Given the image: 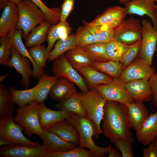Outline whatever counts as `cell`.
Returning a JSON list of instances; mask_svg holds the SVG:
<instances>
[{"mask_svg":"<svg viewBox=\"0 0 157 157\" xmlns=\"http://www.w3.org/2000/svg\"><path fill=\"white\" fill-rule=\"evenodd\" d=\"M73 124L77 130L79 137L78 147L87 148L94 154L95 157H104L109 154L112 149L111 144L107 147L97 145L93 137L97 139L99 134L95 123L87 118L81 117L75 113L69 116L66 119Z\"/></svg>","mask_w":157,"mask_h":157,"instance_id":"obj_2","label":"cell"},{"mask_svg":"<svg viewBox=\"0 0 157 157\" xmlns=\"http://www.w3.org/2000/svg\"><path fill=\"white\" fill-rule=\"evenodd\" d=\"M108 157H122V155L115 148H112L111 151L108 154Z\"/></svg>","mask_w":157,"mask_h":157,"instance_id":"obj_47","label":"cell"},{"mask_svg":"<svg viewBox=\"0 0 157 157\" xmlns=\"http://www.w3.org/2000/svg\"><path fill=\"white\" fill-rule=\"evenodd\" d=\"M74 36L75 34H72L65 39L58 40L54 48L50 52L48 60L53 61L68 50L74 48L76 45Z\"/></svg>","mask_w":157,"mask_h":157,"instance_id":"obj_35","label":"cell"},{"mask_svg":"<svg viewBox=\"0 0 157 157\" xmlns=\"http://www.w3.org/2000/svg\"><path fill=\"white\" fill-rule=\"evenodd\" d=\"M119 2L121 3L125 4L129 2L130 0H118Z\"/></svg>","mask_w":157,"mask_h":157,"instance_id":"obj_52","label":"cell"},{"mask_svg":"<svg viewBox=\"0 0 157 157\" xmlns=\"http://www.w3.org/2000/svg\"><path fill=\"white\" fill-rule=\"evenodd\" d=\"M72 28L67 21H61L58 24L51 25L48 30L46 41L47 47L50 52L53 47L56 41L59 39H63L67 38L72 32Z\"/></svg>","mask_w":157,"mask_h":157,"instance_id":"obj_27","label":"cell"},{"mask_svg":"<svg viewBox=\"0 0 157 157\" xmlns=\"http://www.w3.org/2000/svg\"><path fill=\"white\" fill-rule=\"evenodd\" d=\"M43 144L30 147L13 144L0 147V156L3 157H47L52 152Z\"/></svg>","mask_w":157,"mask_h":157,"instance_id":"obj_12","label":"cell"},{"mask_svg":"<svg viewBox=\"0 0 157 157\" xmlns=\"http://www.w3.org/2000/svg\"><path fill=\"white\" fill-rule=\"evenodd\" d=\"M15 103L8 89L0 84V118L12 115Z\"/></svg>","mask_w":157,"mask_h":157,"instance_id":"obj_34","label":"cell"},{"mask_svg":"<svg viewBox=\"0 0 157 157\" xmlns=\"http://www.w3.org/2000/svg\"><path fill=\"white\" fill-rule=\"evenodd\" d=\"M18 6L10 1L3 9L0 18V37H9L17 28L19 20Z\"/></svg>","mask_w":157,"mask_h":157,"instance_id":"obj_14","label":"cell"},{"mask_svg":"<svg viewBox=\"0 0 157 157\" xmlns=\"http://www.w3.org/2000/svg\"><path fill=\"white\" fill-rule=\"evenodd\" d=\"M10 1L14 3L17 4V5L20 3L22 0H9Z\"/></svg>","mask_w":157,"mask_h":157,"instance_id":"obj_51","label":"cell"},{"mask_svg":"<svg viewBox=\"0 0 157 157\" xmlns=\"http://www.w3.org/2000/svg\"><path fill=\"white\" fill-rule=\"evenodd\" d=\"M155 73L154 67L147 60L138 58L124 69L119 78L124 83L140 79L149 80Z\"/></svg>","mask_w":157,"mask_h":157,"instance_id":"obj_8","label":"cell"},{"mask_svg":"<svg viewBox=\"0 0 157 157\" xmlns=\"http://www.w3.org/2000/svg\"><path fill=\"white\" fill-rule=\"evenodd\" d=\"M124 84L135 102H143L152 100L153 97L149 80H139Z\"/></svg>","mask_w":157,"mask_h":157,"instance_id":"obj_16","label":"cell"},{"mask_svg":"<svg viewBox=\"0 0 157 157\" xmlns=\"http://www.w3.org/2000/svg\"><path fill=\"white\" fill-rule=\"evenodd\" d=\"M83 93L77 92L69 98L59 101L55 106L60 110L73 113L86 118L85 111L82 103Z\"/></svg>","mask_w":157,"mask_h":157,"instance_id":"obj_28","label":"cell"},{"mask_svg":"<svg viewBox=\"0 0 157 157\" xmlns=\"http://www.w3.org/2000/svg\"><path fill=\"white\" fill-rule=\"evenodd\" d=\"M74 113L61 110H55L48 108L44 102L39 103V118L43 130H47L51 126L61 120L66 119Z\"/></svg>","mask_w":157,"mask_h":157,"instance_id":"obj_17","label":"cell"},{"mask_svg":"<svg viewBox=\"0 0 157 157\" xmlns=\"http://www.w3.org/2000/svg\"><path fill=\"white\" fill-rule=\"evenodd\" d=\"M10 2L9 0H0V9H3Z\"/></svg>","mask_w":157,"mask_h":157,"instance_id":"obj_48","label":"cell"},{"mask_svg":"<svg viewBox=\"0 0 157 157\" xmlns=\"http://www.w3.org/2000/svg\"><path fill=\"white\" fill-rule=\"evenodd\" d=\"M31 61L28 58L22 56L13 47L11 49V57L8 65L14 68L22 77L20 80L21 85L27 88L29 85V78L32 76L33 70L31 68Z\"/></svg>","mask_w":157,"mask_h":157,"instance_id":"obj_15","label":"cell"},{"mask_svg":"<svg viewBox=\"0 0 157 157\" xmlns=\"http://www.w3.org/2000/svg\"><path fill=\"white\" fill-rule=\"evenodd\" d=\"M138 140L145 146L149 145L157 136V111L151 114L136 131Z\"/></svg>","mask_w":157,"mask_h":157,"instance_id":"obj_19","label":"cell"},{"mask_svg":"<svg viewBox=\"0 0 157 157\" xmlns=\"http://www.w3.org/2000/svg\"><path fill=\"white\" fill-rule=\"evenodd\" d=\"M149 80L153 97L152 100L154 105L157 106V72L150 77Z\"/></svg>","mask_w":157,"mask_h":157,"instance_id":"obj_45","label":"cell"},{"mask_svg":"<svg viewBox=\"0 0 157 157\" xmlns=\"http://www.w3.org/2000/svg\"><path fill=\"white\" fill-rule=\"evenodd\" d=\"M152 1H154V2H156L157 1V0H152Z\"/></svg>","mask_w":157,"mask_h":157,"instance_id":"obj_57","label":"cell"},{"mask_svg":"<svg viewBox=\"0 0 157 157\" xmlns=\"http://www.w3.org/2000/svg\"><path fill=\"white\" fill-rule=\"evenodd\" d=\"M75 0H64L61 7L60 18L61 21L66 19L72 11Z\"/></svg>","mask_w":157,"mask_h":157,"instance_id":"obj_44","label":"cell"},{"mask_svg":"<svg viewBox=\"0 0 157 157\" xmlns=\"http://www.w3.org/2000/svg\"><path fill=\"white\" fill-rule=\"evenodd\" d=\"M29 51L39 67L43 68L46 66L50 52L44 45H40L32 47L29 49Z\"/></svg>","mask_w":157,"mask_h":157,"instance_id":"obj_38","label":"cell"},{"mask_svg":"<svg viewBox=\"0 0 157 157\" xmlns=\"http://www.w3.org/2000/svg\"><path fill=\"white\" fill-rule=\"evenodd\" d=\"M103 134L111 142L122 138L132 143L134 142L130 130L128 110L124 104L110 101H106L102 120Z\"/></svg>","mask_w":157,"mask_h":157,"instance_id":"obj_1","label":"cell"},{"mask_svg":"<svg viewBox=\"0 0 157 157\" xmlns=\"http://www.w3.org/2000/svg\"><path fill=\"white\" fill-rule=\"evenodd\" d=\"M142 26L139 19L131 16L125 20L122 26L115 31L113 38L131 44L142 39Z\"/></svg>","mask_w":157,"mask_h":157,"instance_id":"obj_13","label":"cell"},{"mask_svg":"<svg viewBox=\"0 0 157 157\" xmlns=\"http://www.w3.org/2000/svg\"><path fill=\"white\" fill-rule=\"evenodd\" d=\"M39 103L33 101L17 108L14 117L15 122L24 128V134L31 138L36 135L40 138L43 131L39 120Z\"/></svg>","mask_w":157,"mask_h":157,"instance_id":"obj_4","label":"cell"},{"mask_svg":"<svg viewBox=\"0 0 157 157\" xmlns=\"http://www.w3.org/2000/svg\"><path fill=\"white\" fill-rule=\"evenodd\" d=\"M154 15L157 24V10H156L154 13Z\"/></svg>","mask_w":157,"mask_h":157,"instance_id":"obj_53","label":"cell"},{"mask_svg":"<svg viewBox=\"0 0 157 157\" xmlns=\"http://www.w3.org/2000/svg\"><path fill=\"white\" fill-rule=\"evenodd\" d=\"M106 101L101 94L95 89L83 93L82 103L86 113V118L95 123L99 135L103 134L100 124Z\"/></svg>","mask_w":157,"mask_h":157,"instance_id":"obj_5","label":"cell"},{"mask_svg":"<svg viewBox=\"0 0 157 157\" xmlns=\"http://www.w3.org/2000/svg\"><path fill=\"white\" fill-rule=\"evenodd\" d=\"M0 63L3 65L8 66L11 57L12 44L9 37L0 38Z\"/></svg>","mask_w":157,"mask_h":157,"instance_id":"obj_40","label":"cell"},{"mask_svg":"<svg viewBox=\"0 0 157 157\" xmlns=\"http://www.w3.org/2000/svg\"><path fill=\"white\" fill-rule=\"evenodd\" d=\"M142 39L131 44V46L120 61L124 69L130 64L138 55L140 49Z\"/></svg>","mask_w":157,"mask_h":157,"instance_id":"obj_43","label":"cell"},{"mask_svg":"<svg viewBox=\"0 0 157 157\" xmlns=\"http://www.w3.org/2000/svg\"><path fill=\"white\" fill-rule=\"evenodd\" d=\"M90 65L113 78H119L124 69L122 63L119 61L110 60L104 62L94 61Z\"/></svg>","mask_w":157,"mask_h":157,"instance_id":"obj_32","label":"cell"},{"mask_svg":"<svg viewBox=\"0 0 157 157\" xmlns=\"http://www.w3.org/2000/svg\"><path fill=\"white\" fill-rule=\"evenodd\" d=\"M47 157H95L90 150L84 148L76 147L68 151L63 152H52Z\"/></svg>","mask_w":157,"mask_h":157,"instance_id":"obj_41","label":"cell"},{"mask_svg":"<svg viewBox=\"0 0 157 157\" xmlns=\"http://www.w3.org/2000/svg\"><path fill=\"white\" fill-rule=\"evenodd\" d=\"M51 25L45 20L34 28L25 38L26 47H32L40 45L46 41L48 32Z\"/></svg>","mask_w":157,"mask_h":157,"instance_id":"obj_29","label":"cell"},{"mask_svg":"<svg viewBox=\"0 0 157 157\" xmlns=\"http://www.w3.org/2000/svg\"><path fill=\"white\" fill-rule=\"evenodd\" d=\"M48 131L57 135L63 140L78 146L79 137L78 131L72 123L66 119L60 121L51 126Z\"/></svg>","mask_w":157,"mask_h":157,"instance_id":"obj_24","label":"cell"},{"mask_svg":"<svg viewBox=\"0 0 157 157\" xmlns=\"http://www.w3.org/2000/svg\"><path fill=\"white\" fill-rule=\"evenodd\" d=\"M10 75V74H6L1 76L0 77V82H1L3 81Z\"/></svg>","mask_w":157,"mask_h":157,"instance_id":"obj_50","label":"cell"},{"mask_svg":"<svg viewBox=\"0 0 157 157\" xmlns=\"http://www.w3.org/2000/svg\"><path fill=\"white\" fill-rule=\"evenodd\" d=\"M124 104L128 110L130 127L136 131L149 117V112L143 102H127Z\"/></svg>","mask_w":157,"mask_h":157,"instance_id":"obj_22","label":"cell"},{"mask_svg":"<svg viewBox=\"0 0 157 157\" xmlns=\"http://www.w3.org/2000/svg\"><path fill=\"white\" fill-rule=\"evenodd\" d=\"M40 138L43 144L52 152L67 151L77 146L76 144L63 140L57 135L47 130H43Z\"/></svg>","mask_w":157,"mask_h":157,"instance_id":"obj_23","label":"cell"},{"mask_svg":"<svg viewBox=\"0 0 157 157\" xmlns=\"http://www.w3.org/2000/svg\"><path fill=\"white\" fill-rule=\"evenodd\" d=\"M52 70L54 75L58 78L65 77L76 84L83 93L90 90L83 77L71 65L65 54L53 60Z\"/></svg>","mask_w":157,"mask_h":157,"instance_id":"obj_7","label":"cell"},{"mask_svg":"<svg viewBox=\"0 0 157 157\" xmlns=\"http://www.w3.org/2000/svg\"><path fill=\"white\" fill-rule=\"evenodd\" d=\"M12 143L4 140L0 138V146L8 145L13 144Z\"/></svg>","mask_w":157,"mask_h":157,"instance_id":"obj_49","label":"cell"},{"mask_svg":"<svg viewBox=\"0 0 157 157\" xmlns=\"http://www.w3.org/2000/svg\"><path fill=\"white\" fill-rule=\"evenodd\" d=\"M125 4L127 15L135 14L140 16L146 15L151 19L153 26L157 28L154 13L155 2L152 0H132Z\"/></svg>","mask_w":157,"mask_h":157,"instance_id":"obj_18","label":"cell"},{"mask_svg":"<svg viewBox=\"0 0 157 157\" xmlns=\"http://www.w3.org/2000/svg\"><path fill=\"white\" fill-rule=\"evenodd\" d=\"M92 89L99 91L106 101H114L124 104L135 102L119 78H113L111 83L95 86L91 89Z\"/></svg>","mask_w":157,"mask_h":157,"instance_id":"obj_11","label":"cell"},{"mask_svg":"<svg viewBox=\"0 0 157 157\" xmlns=\"http://www.w3.org/2000/svg\"><path fill=\"white\" fill-rule=\"evenodd\" d=\"M39 82L34 87L24 90L16 89L10 87L8 90L11 94L16 104L19 107L27 105L35 101L36 94L39 88Z\"/></svg>","mask_w":157,"mask_h":157,"instance_id":"obj_30","label":"cell"},{"mask_svg":"<svg viewBox=\"0 0 157 157\" xmlns=\"http://www.w3.org/2000/svg\"><path fill=\"white\" fill-rule=\"evenodd\" d=\"M79 72L84 78L90 90L95 86L108 84L113 79L112 77L98 71L91 65L82 67Z\"/></svg>","mask_w":157,"mask_h":157,"instance_id":"obj_26","label":"cell"},{"mask_svg":"<svg viewBox=\"0 0 157 157\" xmlns=\"http://www.w3.org/2000/svg\"><path fill=\"white\" fill-rule=\"evenodd\" d=\"M58 79V78L55 75L49 76L44 74L42 76L39 78L38 82L40 85L35 95V101L38 103L44 102L47 98L52 87Z\"/></svg>","mask_w":157,"mask_h":157,"instance_id":"obj_33","label":"cell"},{"mask_svg":"<svg viewBox=\"0 0 157 157\" xmlns=\"http://www.w3.org/2000/svg\"><path fill=\"white\" fill-rule=\"evenodd\" d=\"M23 33L22 30L17 28L9 37L14 48L24 57L28 58L31 62L33 68L32 76L35 79H39L44 74V71L42 68L39 67L35 63L30 52L26 47L22 40Z\"/></svg>","mask_w":157,"mask_h":157,"instance_id":"obj_20","label":"cell"},{"mask_svg":"<svg viewBox=\"0 0 157 157\" xmlns=\"http://www.w3.org/2000/svg\"><path fill=\"white\" fill-rule=\"evenodd\" d=\"M156 51L157 52V41L156 42Z\"/></svg>","mask_w":157,"mask_h":157,"instance_id":"obj_56","label":"cell"},{"mask_svg":"<svg viewBox=\"0 0 157 157\" xmlns=\"http://www.w3.org/2000/svg\"><path fill=\"white\" fill-rule=\"evenodd\" d=\"M111 142H113L116 148L120 151L122 157H134L131 142L127 139L120 138L115 139Z\"/></svg>","mask_w":157,"mask_h":157,"instance_id":"obj_42","label":"cell"},{"mask_svg":"<svg viewBox=\"0 0 157 157\" xmlns=\"http://www.w3.org/2000/svg\"><path fill=\"white\" fill-rule=\"evenodd\" d=\"M143 157H157V149L152 142L148 147L143 149Z\"/></svg>","mask_w":157,"mask_h":157,"instance_id":"obj_46","label":"cell"},{"mask_svg":"<svg viewBox=\"0 0 157 157\" xmlns=\"http://www.w3.org/2000/svg\"><path fill=\"white\" fill-rule=\"evenodd\" d=\"M114 38L106 43V51L110 60L120 61L131 46Z\"/></svg>","mask_w":157,"mask_h":157,"instance_id":"obj_31","label":"cell"},{"mask_svg":"<svg viewBox=\"0 0 157 157\" xmlns=\"http://www.w3.org/2000/svg\"><path fill=\"white\" fill-rule=\"evenodd\" d=\"M74 84L65 77L58 78L50 91V98L52 101H59L69 98L77 92Z\"/></svg>","mask_w":157,"mask_h":157,"instance_id":"obj_21","label":"cell"},{"mask_svg":"<svg viewBox=\"0 0 157 157\" xmlns=\"http://www.w3.org/2000/svg\"><path fill=\"white\" fill-rule=\"evenodd\" d=\"M84 26L94 35L97 42L107 43L114 38L115 31L103 26H90L83 21Z\"/></svg>","mask_w":157,"mask_h":157,"instance_id":"obj_36","label":"cell"},{"mask_svg":"<svg viewBox=\"0 0 157 157\" xmlns=\"http://www.w3.org/2000/svg\"><path fill=\"white\" fill-rule=\"evenodd\" d=\"M106 43L96 42L84 47L94 61L106 62L110 60L106 51Z\"/></svg>","mask_w":157,"mask_h":157,"instance_id":"obj_37","label":"cell"},{"mask_svg":"<svg viewBox=\"0 0 157 157\" xmlns=\"http://www.w3.org/2000/svg\"><path fill=\"white\" fill-rule=\"evenodd\" d=\"M126 15L125 8L114 6L106 8L90 22L86 23L90 26H105L115 31L123 25Z\"/></svg>","mask_w":157,"mask_h":157,"instance_id":"obj_9","label":"cell"},{"mask_svg":"<svg viewBox=\"0 0 157 157\" xmlns=\"http://www.w3.org/2000/svg\"><path fill=\"white\" fill-rule=\"evenodd\" d=\"M74 39L76 45L83 47L97 42L93 34L84 26H80L77 28Z\"/></svg>","mask_w":157,"mask_h":157,"instance_id":"obj_39","label":"cell"},{"mask_svg":"<svg viewBox=\"0 0 157 157\" xmlns=\"http://www.w3.org/2000/svg\"><path fill=\"white\" fill-rule=\"evenodd\" d=\"M153 142L157 149V136L153 141Z\"/></svg>","mask_w":157,"mask_h":157,"instance_id":"obj_54","label":"cell"},{"mask_svg":"<svg viewBox=\"0 0 157 157\" xmlns=\"http://www.w3.org/2000/svg\"><path fill=\"white\" fill-rule=\"evenodd\" d=\"M156 3H155V8L156 10H157V1L156 2Z\"/></svg>","mask_w":157,"mask_h":157,"instance_id":"obj_55","label":"cell"},{"mask_svg":"<svg viewBox=\"0 0 157 157\" xmlns=\"http://www.w3.org/2000/svg\"><path fill=\"white\" fill-rule=\"evenodd\" d=\"M142 37L138 58L147 60L151 65L153 57L156 51L157 41V28L154 27L152 23L146 19L141 22Z\"/></svg>","mask_w":157,"mask_h":157,"instance_id":"obj_10","label":"cell"},{"mask_svg":"<svg viewBox=\"0 0 157 157\" xmlns=\"http://www.w3.org/2000/svg\"><path fill=\"white\" fill-rule=\"evenodd\" d=\"M65 55L72 67L79 71L82 67L90 65L94 60L84 47L76 45L67 51Z\"/></svg>","mask_w":157,"mask_h":157,"instance_id":"obj_25","label":"cell"},{"mask_svg":"<svg viewBox=\"0 0 157 157\" xmlns=\"http://www.w3.org/2000/svg\"><path fill=\"white\" fill-rule=\"evenodd\" d=\"M24 128L16 123L12 115L0 118V138L13 144H20L30 147L40 145L38 142L27 138L22 131Z\"/></svg>","mask_w":157,"mask_h":157,"instance_id":"obj_6","label":"cell"},{"mask_svg":"<svg viewBox=\"0 0 157 157\" xmlns=\"http://www.w3.org/2000/svg\"><path fill=\"white\" fill-rule=\"evenodd\" d=\"M19 20L17 28L23 32L25 38L38 25L46 20V16L38 6L30 0H22L18 5Z\"/></svg>","mask_w":157,"mask_h":157,"instance_id":"obj_3","label":"cell"}]
</instances>
